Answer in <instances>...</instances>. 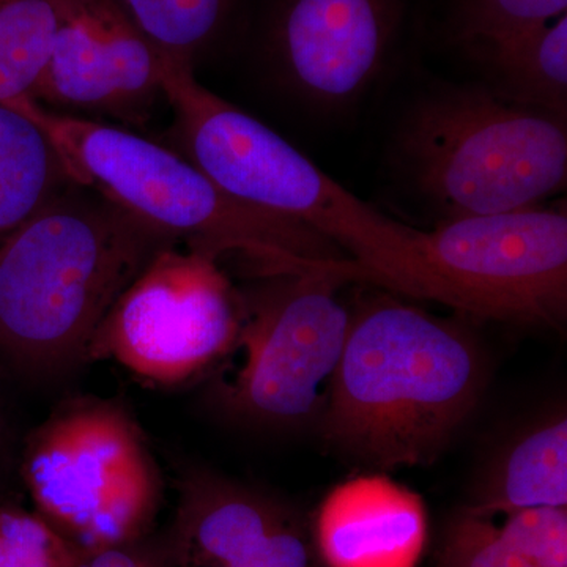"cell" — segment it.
<instances>
[{"mask_svg": "<svg viewBox=\"0 0 567 567\" xmlns=\"http://www.w3.org/2000/svg\"><path fill=\"white\" fill-rule=\"evenodd\" d=\"M316 543L328 567H416L427 514L416 492L386 476H358L320 506Z\"/></svg>", "mask_w": 567, "mask_h": 567, "instance_id": "7c38bea8", "label": "cell"}, {"mask_svg": "<svg viewBox=\"0 0 567 567\" xmlns=\"http://www.w3.org/2000/svg\"><path fill=\"white\" fill-rule=\"evenodd\" d=\"M427 257L454 308L558 327L567 309V216L522 210L450 218L425 233Z\"/></svg>", "mask_w": 567, "mask_h": 567, "instance_id": "9c48e42d", "label": "cell"}, {"mask_svg": "<svg viewBox=\"0 0 567 567\" xmlns=\"http://www.w3.org/2000/svg\"><path fill=\"white\" fill-rule=\"evenodd\" d=\"M58 20L55 0H0V104L31 95Z\"/></svg>", "mask_w": 567, "mask_h": 567, "instance_id": "ac0fdd59", "label": "cell"}, {"mask_svg": "<svg viewBox=\"0 0 567 567\" xmlns=\"http://www.w3.org/2000/svg\"><path fill=\"white\" fill-rule=\"evenodd\" d=\"M163 95L181 155L224 193L322 235L375 286L454 308L429 262L425 233L354 197L274 130L199 84L192 66L166 63Z\"/></svg>", "mask_w": 567, "mask_h": 567, "instance_id": "7a4b0ae2", "label": "cell"}, {"mask_svg": "<svg viewBox=\"0 0 567 567\" xmlns=\"http://www.w3.org/2000/svg\"><path fill=\"white\" fill-rule=\"evenodd\" d=\"M22 112L54 145L70 181L218 260L237 252L265 276L344 271L350 259L303 224L234 199L181 153L118 126L55 112L22 96Z\"/></svg>", "mask_w": 567, "mask_h": 567, "instance_id": "277c9868", "label": "cell"}, {"mask_svg": "<svg viewBox=\"0 0 567 567\" xmlns=\"http://www.w3.org/2000/svg\"><path fill=\"white\" fill-rule=\"evenodd\" d=\"M167 61L194 65L218 39L235 0H112Z\"/></svg>", "mask_w": 567, "mask_h": 567, "instance_id": "e0dca14e", "label": "cell"}, {"mask_svg": "<svg viewBox=\"0 0 567 567\" xmlns=\"http://www.w3.org/2000/svg\"><path fill=\"white\" fill-rule=\"evenodd\" d=\"M167 567H181V566H167ZM182 567H186V566H182Z\"/></svg>", "mask_w": 567, "mask_h": 567, "instance_id": "cb8c5ba5", "label": "cell"}, {"mask_svg": "<svg viewBox=\"0 0 567 567\" xmlns=\"http://www.w3.org/2000/svg\"><path fill=\"white\" fill-rule=\"evenodd\" d=\"M295 525L271 499L221 477L194 473L182 483L169 532L181 566L234 567L262 555Z\"/></svg>", "mask_w": 567, "mask_h": 567, "instance_id": "4fadbf2b", "label": "cell"}, {"mask_svg": "<svg viewBox=\"0 0 567 567\" xmlns=\"http://www.w3.org/2000/svg\"><path fill=\"white\" fill-rule=\"evenodd\" d=\"M567 507V420L559 415L518 436L465 507L492 518L528 507Z\"/></svg>", "mask_w": 567, "mask_h": 567, "instance_id": "5bb4252c", "label": "cell"}, {"mask_svg": "<svg viewBox=\"0 0 567 567\" xmlns=\"http://www.w3.org/2000/svg\"><path fill=\"white\" fill-rule=\"evenodd\" d=\"M513 102L566 114L567 18L487 50Z\"/></svg>", "mask_w": 567, "mask_h": 567, "instance_id": "2e32d148", "label": "cell"}, {"mask_svg": "<svg viewBox=\"0 0 567 567\" xmlns=\"http://www.w3.org/2000/svg\"><path fill=\"white\" fill-rule=\"evenodd\" d=\"M181 566L171 532L147 535L130 543L82 547L71 544L62 567H167Z\"/></svg>", "mask_w": 567, "mask_h": 567, "instance_id": "603a6c76", "label": "cell"}, {"mask_svg": "<svg viewBox=\"0 0 567 567\" xmlns=\"http://www.w3.org/2000/svg\"><path fill=\"white\" fill-rule=\"evenodd\" d=\"M241 323L244 300L218 260L169 246L112 305L87 363L114 360L147 382L178 385L233 353Z\"/></svg>", "mask_w": 567, "mask_h": 567, "instance_id": "ba28073f", "label": "cell"}, {"mask_svg": "<svg viewBox=\"0 0 567 567\" xmlns=\"http://www.w3.org/2000/svg\"><path fill=\"white\" fill-rule=\"evenodd\" d=\"M484 383V353L468 330L377 298L350 319L328 385L324 435L382 468L431 464L475 409Z\"/></svg>", "mask_w": 567, "mask_h": 567, "instance_id": "3957f363", "label": "cell"}, {"mask_svg": "<svg viewBox=\"0 0 567 567\" xmlns=\"http://www.w3.org/2000/svg\"><path fill=\"white\" fill-rule=\"evenodd\" d=\"M567 0H462V35L487 50L550 24Z\"/></svg>", "mask_w": 567, "mask_h": 567, "instance_id": "d6986e66", "label": "cell"}, {"mask_svg": "<svg viewBox=\"0 0 567 567\" xmlns=\"http://www.w3.org/2000/svg\"><path fill=\"white\" fill-rule=\"evenodd\" d=\"M234 567H248V566H234Z\"/></svg>", "mask_w": 567, "mask_h": 567, "instance_id": "d4e9b609", "label": "cell"}, {"mask_svg": "<svg viewBox=\"0 0 567 567\" xmlns=\"http://www.w3.org/2000/svg\"><path fill=\"white\" fill-rule=\"evenodd\" d=\"M70 546L39 514L0 507V567H62Z\"/></svg>", "mask_w": 567, "mask_h": 567, "instance_id": "44dd1931", "label": "cell"}, {"mask_svg": "<svg viewBox=\"0 0 567 567\" xmlns=\"http://www.w3.org/2000/svg\"><path fill=\"white\" fill-rule=\"evenodd\" d=\"M499 533L532 567H567L566 507H528L507 514Z\"/></svg>", "mask_w": 567, "mask_h": 567, "instance_id": "7402d4cb", "label": "cell"}, {"mask_svg": "<svg viewBox=\"0 0 567 567\" xmlns=\"http://www.w3.org/2000/svg\"><path fill=\"white\" fill-rule=\"evenodd\" d=\"M439 567H532L506 543L492 518L462 511L447 525Z\"/></svg>", "mask_w": 567, "mask_h": 567, "instance_id": "ffe728a7", "label": "cell"}, {"mask_svg": "<svg viewBox=\"0 0 567 567\" xmlns=\"http://www.w3.org/2000/svg\"><path fill=\"white\" fill-rule=\"evenodd\" d=\"M249 303L235 350L240 368L216 386L229 415L264 427H295L319 415L327 401L350 319L339 287L357 281L346 271L268 276Z\"/></svg>", "mask_w": 567, "mask_h": 567, "instance_id": "52a82bcc", "label": "cell"}, {"mask_svg": "<svg viewBox=\"0 0 567 567\" xmlns=\"http://www.w3.org/2000/svg\"><path fill=\"white\" fill-rule=\"evenodd\" d=\"M174 245L102 194L69 183L0 241V368L52 379L87 363L112 305Z\"/></svg>", "mask_w": 567, "mask_h": 567, "instance_id": "6da1fadb", "label": "cell"}, {"mask_svg": "<svg viewBox=\"0 0 567 567\" xmlns=\"http://www.w3.org/2000/svg\"><path fill=\"white\" fill-rule=\"evenodd\" d=\"M388 20L380 0H286L275 47L290 81L311 99H353L382 63Z\"/></svg>", "mask_w": 567, "mask_h": 567, "instance_id": "8fae6325", "label": "cell"}, {"mask_svg": "<svg viewBox=\"0 0 567 567\" xmlns=\"http://www.w3.org/2000/svg\"><path fill=\"white\" fill-rule=\"evenodd\" d=\"M71 183L47 134L0 104V241Z\"/></svg>", "mask_w": 567, "mask_h": 567, "instance_id": "9a60e30c", "label": "cell"}, {"mask_svg": "<svg viewBox=\"0 0 567 567\" xmlns=\"http://www.w3.org/2000/svg\"><path fill=\"white\" fill-rule=\"evenodd\" d=\"M55 6L50 58L29 99L58 110L145 122L163 95L162 55L112 0H55Z\"/></svg>", "mask_w": 567, "mask_h": 567, "instance_id": "30bf717a", "label": "cell"}, {"mask_svg": "<svg viewBox=\"0 0 567 567\" xmlns=\"http://www.w3.org/2000/svg\"><path fill=\"white\" fill-rule=\"evenodd\" d=\"M402 151L450 218L536 207L566 185L565 115L484 91L425 100L406 122Z\"/></svg>", "mask_w": 567, "mask_h": 567, "instance_id": "5b68a950", "label": "cell"}, {"mask_svg": "<svg viewBox=\"0 0 567 567\" xmlns=\"http://www.w3.org/2000/svg\"><path fill=\"white\" fill-rule=\"evenodd\" d=\"M22 477L37 514L74 546L151 535L162 477L133 417L111 402L61 406L29 436Z\"/></svg>", "mask_w": 567, "mask_h": 567, "instance_id": "8992f818", "label": "cell"}]
</instances>
